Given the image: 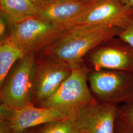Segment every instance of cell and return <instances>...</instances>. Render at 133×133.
<instances>
[{"label": "cell", "mask_w": 133, "mask_h": 133, "mask_svg": "<svg viewBox=\"0 0 133 133\" xmlns=\"http://www.w3.org/2000/svg\"><path fill=\"white\" fill-rule=\"evenodd\" d=\"M122 30L102 25H82L67 28L38 55L66 62L73 69L84 63V58L93 48L118 36Z\"/></svg>", "instance_id": "1"}, {"label": "cell", "mask_w": 133, "mask_h": 133, "mask_svg": "<svg viewBox=\"0 0 133 133\" xmlns=\"http://www.w3.org/2000/svg\"><path fill=\"white\" fill-rule=\"evenodd\" d=\"M90 69L85 63L73 69L56 91L38 107L50 108L73 116L81 108L97 100L87 84V75Z\"/></svg>", "instance_id": "2"}, {"label": "cell", "mask_w": 133, "mask_h": 133, "mask_svg": "<svg viewBox=\"0 0 133 133\" xmlns=\"http://www.w3.org/2000/svg\"><path fill=\"white\" fill-rule=\"evenodd\" d=\"M36 56L35 53H27L15 63L0 86L1 103L14 109L33 104Z\"/></svg>", "instance_id": "3"}, {"label": "cell", "mask_w": 133, "mask_h": 133, "mask_svg": "<svg viewBox=\"0 0 133 133\" xmlns=\"http://www.w3.org/2000/svg\"><path fill=\"white\" fill-rule=\"evenodd\" d=\"M87 78L97 101L117 106L133 102V71L90 70Z\"/></svg>", "instance_id": "4"}, {"label": "cell", "mask_w": 133, "mask_h": 133, "mask_svg": "<svg viewBox=\"0 0 133 133\" xmlns=\"http://www.w3.org/2000/svg\"><path fill=\"white\" fill-rule=\"evenodd\" d=\"M133 9L121 0L90 2L75 17L64 25L66 28L77 25H102L124 30L130 23Z\"/></svg>", "instance_id": "5"}, {"label": "cell", "mask_w": 133, "mask_h": 133, "mask_svg": "<svg viewBox=\"0 0 133 133\" xmlns=\"http://www.w3.org/2000/svg\"><path fill=\"white\" fill-rule=\"evenodd\" d=\"M66 30L62 24L32 17L13 24L10 40L25 54L37 55Z\"/></svg>", "instance_id": "6"}, {"label": "cell", "mask_w": 133, "mask_h": 133, "mask_svg": "<svg viewBox=\"0 0 133 133\" xmlns=\"http://www.w3.org/2000/svg\"><path fill=\"white\" fill-rule=\"evenodd\" d=\"M69 116L59 110L42 108L33 104L14 109L1 103L0 133H18Z\"/></svg>", "instance_id": "7"}, {"label": "cell", "mask_w": 133, "mask_h": 133, "mask_svg": "<svg viewBox=\"0 0 133 133\" xmlns=\"http://www.w3.org/2000/svg\"><path fill=\"white\" fill-rule=\"evenodd\" d=\"M72 71L71 66L66 62L46 56H36L34 79V105L38 106L53 94L71 75Z\"/></svg>", "instance_id": "8"}, {"label": "cell", "mask_w": 133, "mask_h": 133, "mask_svg": "<svg viewBox=\"0 0 133 133\" xmlns=\"http://www.w3.org/2000/svg\"><path fill=\"white\" fill-rule=\"evenodd\" d=\"M86 56L90 70L133 71V48L118 36L93 48Z\"/></svg>", "instance_id": "9"}, {"label": "cell", "mask_w": 133, "mask_h": 133, "mask_svg": "<svg viewBox=\"0 0 133 133\" xmlns=\"http://www.w3.org/2000/svg\"><path fill=\"white\" fill-rule=\"evenodd\" d=\"M117 105L96 101L72 116L82 133H114Z\"/></svg>", "instance_id": "10"}, {"label": "cell", "mask_w": 133, "mask_h": 133, "mask_svg": "<svg viewBox=\"0 0 133 133\" xmlns=\"http://www.w3.org/2000/svg\"><path fill=\"white\" fill-rule=\"evenodd\" d=\"M88 3L70 0H43L34 17L64 26L79 14Z\"/></svg>", "instance_id": "11"}, {"label": "cell", "mask_w": 133, "mask_h": 133, "mask_svg": "<svg viewBox=\"0 0 133 133\" xmlns=\"http://www.w3.org/2000/svg\"><path fill=\"white\" fill-rule=\"evenodd\" d=\"M43 0H0L1 10L14 24L34 17Z\"/></svg>", "instance_id": "12"}, {"label": "cell", "mask_w": 133, "mask_h": 133, "mask_svg": "<svg viewBox=\"0 0 133 133\" xmlns=\"http://www.w3.org/2000/svg\"><path fill=\"white\" fill-rule=\"evenodd\" d=\"M25 54L10 40L0 44V86L15 63Z\"/></svg>", "instance_id": "13"}, {"label": "cell", "mask_w": 133, "mask_h": 133, "mask_svg": "<svg viewBox=\"0 0 133 133\" xmlns=\"http://www.w3.org/2000/svg\"><path fill=\"white\" fill-rule=\"evenodd\" d=\"M114 133H133V102L118 105Z\"/></svg>", "instance_id": "14"}, {"label": "cell", "mask_w": 133, "mask_h": 133, "mask_svg": "<svg viewBox=\"0 0 133 133\" xmlns=\"http://www.w3.org/2000/svg\"><path fill=\"white\" fill-rule=\"evenodd\" d=\"M36 133H82L72 116L65 119L43 124Z\"/></svg>", "instance_id": "15"}, {"label": "cell", "mask_w": 133, "mask_h": 133, "mask_svg": "<svg viewBox=\"0 0 133 133\" xmlns=\"http://www.w3.org/2000/svg\"><path fill=\"white\" fill-rule=\"evenodd\" d=\"M13 24L7 15L0 10V44L10 40Z\"/></svg>", "instance_id": "16"}, {"label": "cell", "mask_w": 133, "mask_h": 133, "mask_svg": "<svg viewBox=\"0 0 133 133\" xmlns=\"http://www.w3.org/2000/svg\"><path fill=\"white\" fill-rule=\"evenodd\" d=\"M118 37L133 48V15L127 27L123 30Z\"/></svg>", "instance_id": "17"}, {"label": "cell", "mask_w": 133, "mask_h": 133, "mask_svg": "<svg viewBox=\"0 0 133 133\" xmlns=\"http://www.w3.org/2000/svg\"><path fill=\"white\" fill-rule=\"evenodd\" d=\"M38 127H35V128H33L29 129H27L25 131H23L22 132H18V133H36V131L37 130V129L38 128Z\"/></svg>", "instance_id": "18"}, {"label": "cell", "mask_w": 133, "mask_h": 133, "mask_svg": "<svg viewBox=\"0 0 133 133\" xmlns=\"http://www.w3.org/2000/svg\"><path fill=\"white\" fill-rule=\"evenodd\" d=\"M124 5L133 9V0H121Z\"/></svg>", "instance_id": "19"}, {"label": "cell", "mask_w": 133, "mask_h": 133, "mask_svg": "<svg viewBox=\"0 0 133 133\" xmlns=\"http://www.w3.org/2000/svg\"><path fill=\"white\" fill-rule=\"evenodd\" d=\"M70 1H77V2H89L94 1L96 0H70Z\"/></svg>", "instance_id": "20"}]
</instances>
